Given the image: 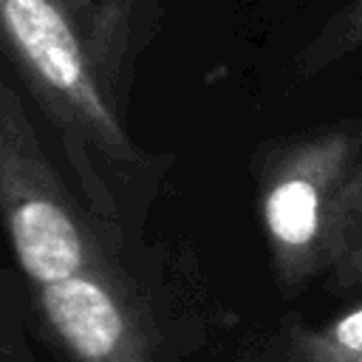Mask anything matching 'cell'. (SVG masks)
<instances>
[{
  "label": "cell",
  "mask_w": 362,
  "mask_h": 362,
  "mask_svg": "<svg viewBox=\"0 0 362 362\" xmlns=\"http://www.w3.org/2000/svg\"><path fill=\"white\" fill-rule=\"evenodd\" d=\"M0 45L59 133L96 215L113 218L110 175L139 164L74 17L57 0H0Z\"/></svg>",
  "instance_id": "cell-1"
},
{
  "label": "cell",
  "mask_w": 362,
  "mask_h": 362,
  "mask_svg": "<svg viewBox=\"0 0 362 362\" xmlns=\"http://www.w3.org/2000/svg\"><path fill=\"white\" fill-rule=\"evenodd\" d=\"M362 189V116L305 130L272 150L260 175V223L286 294L325 274Z\"/></svg>",
  "instance_id": "cell-2"
},
{
  "label": "cell",
  "mask_w": 362,
  "mask_h": 362,
  "mask_svg": "<svg viewBox=\"0 0 362 362\" xmlns=\"http://www.w3.org/2000/svg\"><path fill=\"white\" fill-rule=\"evenodd\" d=\"M0 221L34 288L105 263L20 96L0 82Z\"/></svg>",
  "instance_id": "cell-3"
},
{
  "label": "cell",
  "mask_w": 362,
  "mask_h": 362,
  "mask_svg": "<svg viewBox=\"0 0 362 362\" xmlns=\"http://www.w3.org/2000/svg\"><path fill=\"white\" fill-rule=\"evenodd\" d=\"M34 300L71 362H156L130 294L105 263L34 288Z\"/></svg>",
  "instance_id": "cell-4"
},
{
  "label": "cell",
  "mask_w": 362,
  "mask_h": 362,
  "mask_svg": "<svg viewBox=\"0 0 362 362\" xmlns=\"http://www.w3.org/2000/svg\"><path fill=\"white\" fill-rule=\"evenodd\" d=\"M82 31L96 74L119 105L124 68L133 45V0H57Z\"/></svg>",
  "instance_id": "cell-5"
},
{
  "label": "cell",
  "mask_w": 362,
  "mask_h": 362,
  "mask_svg": "<svg viewBox=\"0 0 362 362\" xmlns=\"http://www.w3.org/2000/svg\"><path fill=\"white\" fill-rule=\"evenodd\" d=\"M362 54V0H348L297 54V74L311 76L328 65Z\"/></svg>",
  "instance_id": "cell-6"
},
{
  "label": "cell",
  "mask_w": 362,
  "mask_h": 362,
  "mask_svg": "<svg viewBox=\"0 0 362 362\" xmlns=\"http://www.w3.org/2000/svg\"><path fill=\"white\" fill-rule=\"evenodd\" d=\"M325 283L337 294L354 291L362 286V189L337 235L331 263L325 269Z\"/></svg>",
  "instance_id": "cell-7"
},
{
  "label": "cell",
  "mask_w": 362,
  "mask_h": 362,
  "mask_svg": "<svg viewBox=\"0 0 362 362\" xmlns=\"http://www.w3.org/2000/svg\"><path fill=\"white\" fill-rule=\"evenodd\" d=\"M291 356L294 362H362V354L331 345L317 334V328H297L291 334Z\"/></svg>",
  "instance_id": "cell-8"
},
{
  "label": "cell",
  "mask_w": 362,
  "mask_h": 362,
  "mask_svg": "<svg viewBox=\"0 0 362 362\" xmlns=\"http://www.w3.org/2000/svg\"><path fill=\"white\" fill-rule=\"evenodd\" d=\"M317 334L322 339H328L331 345L351 351V354H362V303L351 305L348 311H342L339 317H334L328 325L317 328Z\"/></svg>",
  "instance_id": "cell-9"
},
{
  "label": "cell",
  "mask_w": 362,
  "mask_h": 362,
  "mask_svg": "<svg viewBox=\"0 0 362 362\" xmlns=\"http://www.w3.org/2000/svg\"><path fill=\"white\" fill-rule=\"evenodd\" d=\"M0 348H3V334H0Z\"/></svg>",
  "instance_id": "cell-10"
}]
</instances>
